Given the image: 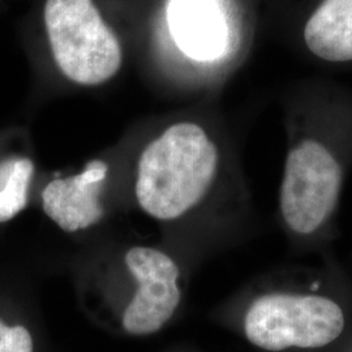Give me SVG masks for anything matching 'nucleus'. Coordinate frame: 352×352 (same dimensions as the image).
Returning a JSON list of instances; mask_svg holds the SVG:
<instances>
[{
	"mask_svg": "<svg viewBox=\"0 0 352 352\" xmlns=\"http://www.w3.org/2000/svg\"><path fill=\"white\" fill-rule=\"evenodd\" d=\"M343 329L340 304L321 295H264L253 302L244 318L247 338L266 351L324 347Z\"/></svg>",
	"mask_w": 352,
	"mask_h": 352,
	"instance_id": "7ed1b4c3",
	"label": "nucleus"
},
{
	"mask_svg": "<svg viewBox=\"0 0 352 352\" xmlns=\"http://www.w3.org/2000/svg\"><path fill=\"white\" fill-rule=\"evenodd\" d=\"M342 166L325 142L299 140L287 153L280 186V214L291 231L311 235L334 212L342 188Z\"/></svg>",
	"mask_w": 352,
	"mask_h": 352,
	"instance_id": "20e7f679",
	"label": "nucleus"
},
{
	"mask_svg": "<svg viewBox=\"0 0 352 352\" xmlns=\"http://www.w3.org/2000/svg\"><path fill=\"white\" fill-rule=\"evenodd\" d=\"M168 24L190 58L213 60L226 49V23L215 0H171Z\"/></svg>",
	"mask_w": 352,
	"mask_h": 352,
	"instance_id": "0eeeda50",
	"label": "nucleus"
},
{
	"mask_svg": "<svg viewBox=\"0 0 352 352\" xmlns=\"http://www.w3.org/2000/svg\"><path fill=\"white\" fill-rule=\"evenodd\" d=\"M107 175V164L91 161L78 175L54 179L42 192L45 213L64 231L75 232L100 222L101 184Z\"/></svg>",
	"mask_w": 352,
	"mask_h": 352,
	"instance_id": "423d86ee",
	"label": "nucleus"
},
{
	"mask_svg": "<svg viewBox=\"0 0 352 352\" xmlns=\"http://www.w3.org/2000/svg\"><path fill=\"white\" fill-rule=\"evenodd\" d=\"M33 173L29 158L11 157L0 162V222L11 221L25 209Z\"/></svg>",
	"mask_w": 352,
	"mask_h": 352,
	"instance_id": "1a4fd4ad",
	"label": "nucleus"
},
{
	"mask_svg": "<svg viewBox=\"0 0 352 352\" xmlns=\"http://www.w3.org/2000/svg\"><path fill=\"white\" fill-rule=\"evenodd\" d=\"M218 161L217 145L202 126L190 122L168 126L140 155V206L161 221L180 218L212 187Z\"/></svg>",
	"mask_w": 352,
	"mask_h": 352,
	"instance_id": "f257e3e1",
	"label": "nucleus"
},
{
	"mask_svg": "<svg viewBox=\"0 0 352 352\" xmlns=\"http://www.w3.org/2000/svg\"><path fill=\"white\" fill-rule=\"evenodd\" d=\"M302 43L315 59L352 62V0H318L304 21Z\"/></svg>",
	"mask_w": 352,
	"mask_h": 352,
	"instance_id": "6e6552de",
	"label": "nucleus"
},
{
	"mask_svg": "<svg viewBox=\"0 0 352 352\" xmlns=\"http://www.w3.org/2000/svg\"><path fill=\"white\" fill-rule=\"evenodd\" d=\"M0 352H33V338L24 327H7L0 321Z\"/></svg>",
	"mask_w": 352,
	"mask_h": 352,
	"instance_id": "9d476101",
	"label": "nucleus"
},
{
	"mask_svg": "<svg viewBox=\"0 0 352 352\" xmlns=\"http://www.w3.org/2000/svg\"><path fill=\"white\" fill-rule=\"evenodd\" d=\"M45 25L55 63L71 81L96 87L120 69V42L93 0H46Z\"/></svg>",
	"mask_w": 352,
	"mask_h": 352,
	"instance_id": "f03ea898",
	"label": "nucleus"
},
{
	"mask_svg": "<svg viewBox=\"0 0 352 352\" xmlns=\"http://www.w3.org/2000/svg\"><path fill=\"white\" fill-rule=\"evenodd\" d=\"M126 264L139 289L126 307L123 327L135 336L153 334L173 317L182 299L179 267L164 252L146 247L126 252Z\"/></svg>",
	"mask_w": 352,
	"mask_h": 352,
	"instance_id": "39448f33",
	"label": "nucleus"
}]
</instances>
